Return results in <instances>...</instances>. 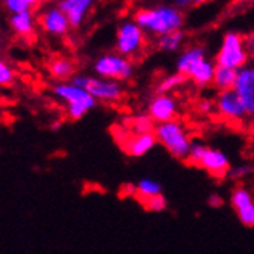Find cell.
<instances>
[{
    "label": "cell",
    "mask_w": 254,
    "mask_h": 254,
    "mask_svg": "<svg viewBox=\"0 0 254 254\" xmlns=\"http://www.w3.org/2000/svg\"><path fill=\"white\" fill-rule=\"evenodd\" d=\"M132 20L146 34L160 37L174 31H181L184 28L185 16L182 9H179L177 6L170 3V5H157L151 8H140L134 12Z\"/></svg>",
    "instance_id": "cell-1"
},
{
    "label": "cell",
    "mask_w": 254,
    "mask_h": 254,
    "mask_svg": "<svg viewBox=\"0 0 254 254\" xmlns=\"http://www.w3.org/2000/svg\"><path fill=\"white\" fill-rule=\"evenodd\" d=\"M176 71L191 80L197 88H208L213 86L216 64L206 57L205 48L192 45L179 54Z\"/></svg>",
    "instance_id": "cell-2"
},
{
    "label": "cell",
    "mask_w": 254,
    "mask_h": 254,
    "mask_svg": "<svg viewBox=\"0 0 254 254\" xmlns=\"http://www.w3.org/2000/svg\"><path fill=\"white\" fill-rule=\"evenodd\" d=\"M154 136L157 143L165 148L174 159L187 162L194 140L190 129L182 121L174 119L170 122L157 124L154 128Z\"/></svg>",
    "instance_id": "cell-3"
},
{
    "label": "cell",
    "mask_w": 254,
    "mask_h": 254,
    "mask_svg": "<svg viewBox=\"0 0 254 254\" xmlns=\"http://www.w3.org/2000/svg\"><path fill=\"white\" fill-rule=\"evenodd\" d=\"M187 163L191 167H197L213 176L214 179H225L231 168L230 157L220 148L210 146L203 142H194L190 154L187 157Z\"/></svg>",
    "instance_id": "cell-4"
},
{
    "label": "cell",
    "mask_w": 254,
    "mask_h": 254,
    "mask_svg": "<svg viewBox=\"0 0 254 254\" xmlns=\"http://www.w3.org/2000/svg\"><path fill=\"white\" fill-rule=\"evenodd\" d=\"M53 94L65 103V111L69 121H80L97 107V100L72 82H57L51 88Z\"/></svg>",
    "instance_id": "cell-5"
},
{
    "label": "cell",
    "mask_w": 254,
    "mask_h": 254,
    "mask_svg": "<svg viewBox=\"0 0 254 254\" xmlns=\"http://www.w3.org/2000/svg\"><path fill=\"white\" fill-rule=\"evenodd\" d=\"M71 82L83 88L97 102L108 103V105H116L121 103L125 97V88L121 82L103 79L99 76H86V74H76Z\"/></svg>",
    "instance_id": "cell-6"
},
{
    "label": "cell",
    "mask_w": 254,
    "mask_h": 254,
    "mask_svg": "<svg viewBox=\"0 0 254 254\" xmlns=\"http://www.w3.org/2000/svg\"><path fill=\"white\" fill-rule=\"evenodd\" d=\"M250 57L245 50L244 36L236 31H228L222 37L220 47L216 53L214 64L217 66H225L239 71L248 65Z\"/></svg>",
    "instance_id": "cell-7"
},
{
    "label": "cell",
    "mask_w": 254,
    "mask_h": 254,
    "mask_svg": "<svg viewBox=\"0 0 254 254\" xmlns=\"http://www.w3.org/2000/svg\"><path fill=\"white\" fill-rule=\"evenodd\" d=\"M93 69L99 77L124 83L134 76V62L119 53H107L96 59Z\"/></svg>",
    "instance_id": "cell-8"
},
{
    "label": "cell",
    "mask_w": 254,
    "mask_h": 254,
    "mask_svg": "<svg viewBox=\"0 0 254 254\" xmlns=\"http://www.w3.org/2000/svg\"><path fill=\"white\" fill-rule=\"evenodd\" d=\"M146 47V33L134 22H122L116 33V53L128 59H136L142 56Z\"/></svg>",
    "instance_id": "cell-9"
},
{
    "label": "cell",
    "mask_w": 254,
    "mask_h": 254,
    "mask_svg": "<svg viewBox=\"0 0 254 254\" xmlns=\"http://www.w3.org/2000/svg\"><path fill=\"white\" fill-rule=\"evenodd\" d=\"M121 132H113L114 136H117V142L121 145L122 151L128 154L129 157L140 159L146 156L148 153H151L156 148L157 139L154 136V132H146V134H134L127 128H119Z\"/></svg>",
    "instance_id": "cell-10"
},
{
    "label": "cell",
    "mask_w": 254,
    "mask_h": 254,
    "mask_svg": "<svg viewBox=\"0 0 254 254\" xmlns=\"http://www.w3.org/2000/svg\"><path fill=\"white\" fill-rule=\"evenodd\" d=\"M230 205L244 227H254V194L248 187L242 184L236 185L231 190Z\"/></svg>",
    "instance_id": "cell-11"
},
{
    "label": "cell",
    "mask_w": 254,
    "mask_h": 254,
    "mask_svg": "<svg viewBox=\"0 0 254 254\" xmlns=\"http://www.w3.org/2000/svg\"><path fill=\"white\" fill-rule=\"evenodd\" d=\"M214 105H216V114H219L223 121H227L230 124L245 122L247 114L242 102L234 89L217 93V96L214 97Z\"/></svg>",
    "instance_id": "cell-12"
},
{
    "label": "cell",
    "mask_w": 254,
    "mask_h": 254,
    "mask_svg": "<svg viewBox=\"0 0 254 254\" xmlns=\"http://www.w3.org/2000/svg\"><path fill=\"white\" fill-rule=\"evenodd\" d=\"M234 91L242 102L247 119L254 122V62L237 71Z\"/></svg>",
    "instance_id": "cell-13"
},
{
    "label": "cell",
    "mask_w": 254,
    "mask_h": 254,
    "mask_svg": "<svg viewBox=\"0 0 254 254\" xmlns=\"http://www.w3.org/2000/svg\"><path fill=\"white\" fill-rule=\"evenodd\" d=\"M146 114L156 125L174 121L179 114V100L173 94H154L146 105Z\"/></svg>",
    "instance_id": "cell-14"
},
{
    "label": "cell",
    "mask_w": 254,
    "mask_h": 254,
    "mask_svg": "<svg viewBox=\"0 0 254 254\" xmlns=\"http://www.w3.org/2000/svg\"><path fill=\"white\" fill-rule=\"evenodd\" d=\"M39 23L45 33L53 36H65L71 28L66 14L59 6H51L45 9L40 14Z\"/></svg>",
    "instance_id": "cell-15"
},
{
    "label": "cell",
    "mask_w": 254,
    "mask_h": 254,
    "mask_svg": "<svg viewBox=\"0 0 254 254\" xmlns=\"http://www.w3.org/2000/svg\"><path fill=\"white\" fill-rule=\"evenodd\" d=\"M94 3L96 0H59L57 6L66 14L71 28H79Z\"/></svg>",
    "instance_id": "cell-16"
},
{
    "label": "cell",
    "mask_w": 254,
    "mask_h": 254,
    "mask_svg": "<svg viewBox=\"0 0 254 254\" xmlns=\"http://www.w3.org/2000/svg\"><path fill=\"white\" fill-rule=\"evenodd\" d=\"M48 72L56 82H71L76 76V64L69 57L59 56L48 64Z\"/></svg>",
    "instance_id": "cell-17"
},
{
    "label": "cell",
    "mask_w": 254,
    "mask_h": 254,
    "mask_svg": "<svg viewBox=\"0 0 254 254\" xmlns=\"http://www.w3.org/2000/svg\"><path fill=\"white\" fill-rule=\"evenodd\" d=\"M9 25L12 31L22 36L28 37L34 34L36 31V19L33 12H19V14H11L9 17Z\"/></svg>",
    "instance_id": "cell-18"
},
{
    "label": "cell",
    "mask_w": 254,
    "mask_h": 254,
    "mask_svg": "<svg viewBox=\"0 0 254 254\" xmlns=\"http://www.w3.org/2000/svg\"><path fill=\"white\" fill-rule=\"evenodd\" d=\"M237 80V71L225 66H217L216 65V72H214V79H213V86L217 89V93L220 91H230L234 89Z\"/></svg>",
    "instance_id": "cell-19"
},
{
    "label": "cell",
    "mask_w": 254,
    "mask_h": 254,
    "mask_svg": "<svg viewBox=\"0 0 254 254\" xmlns=\"http://www.w3.org/2000/svg\"><path fill=\"white\" fill-rule=\"evenodd\" d=\"M185 37L187 36L182 29L181 31H174V33L165 34V36H160L156 39V47L163 53H177L184 47Z\"/></svg>",
    "instance_id": "cell-20"
},
{
    "label": "cell",
    "mask_w": 254,
    "mask_h": 254,
    "mask_svg": "<svg viewBox=\"0 0 254 254\" xmlns=\"http://www.w3.org/2000/svg\"><path fill=\"white\" fill-rule=\"evenodd\" d=\"M134 188H136L134 197H136L139 202L162 194V185L156 181V179H151V177H142L140 181L134 185Z\"/></svg>",
    "instance_id": "cell-21"
},
{
    "label": "cell",
    "mask_w": 254,
    "mask_h": 254,
    "mask_svg": "<svg viewBox=\"0 0 254 254\" xmlns=\"http://www.w3.org/2000/svg\"><path fill=\"white\" fill-rule=\"evenodd\" d=\"M187 77L182 76L181 72H171L167 74L165 77H162L157 85H156V94H173L174 91H177L179 88H182L187 83Z\"/></svg>",
    "instance_id": "cell-22"
},
{
    "label": "cell",
    "mask_w": 254,
    "mask_h": 254,
    "mask_svg": "<svg viewBox=\"0 0 254 254\" xmlns=\"http://www.w3.org/2000/svg\"><path fill=\"white\" fill-rule=\"evenodd\" d=\"M125 128L134 134H146V132H154L156 124L153 119L145 113V114H137V116L129 117L128 125Z\"/></svg>",
    "instance_id": "cell-23"
},
{
    "label": "cell",
    "mask_w": 254,
    "mask_h": 254,
    "mask_svg": "<svg viewBox=\"0 0 254 254\" xmlns=\"http://www.w3.org/2000/svg\"><path fill=\"white\" fill-rule=\"evenodd\" d=\"M42 3V0H3V5L11 14L34 12Z\"/></svg>",
    "instance_id": "cell-24"
},
{
    "label": "cell",
    "mask_w": 254,
    "mask_h": 254,
    "mask_svg": "<svg viewBox=\"0 0 254 254\" xmlns=\"http://www.w3.org/2000/svg\"><path fill=\"white\" fill-rule=\"evenodd\" d=\"M251 176H254V163L241 162V163H237V165H231L227 177H230L234 182H242L250 179Z\"/></svg>",
    "instance_id": "cell-25"
},
{
    "label": "cell",
    "mask_w": 254,
    "mask_h": 254,
    "mask_svg": "<svg viewBox=\"0 0 254 254\" xmlns=\"http://www.w3.org/2000/svg\"><path fill=\"white\" fill-rule=\"evenodd\" d=\"M146 211H151V213H162L165 211L168 208V200L165 199L163 194H159V196H154V197H149V199H145L142 202H139Z\"/></svg>",
    "instance_id": "cell-26"
},
{
    "label": "cell",
    "mask_w": 254,
    "mask_h": 254,
    "mask_svg": "<svg viewBox=\"0 0 254 254\" xmlns=\"http://www.w3.org/2000/svg\"><path fill=\"white\" fill-rule=\"evenodd\" d=\"M16 80V74L14 69L0 57V86H9Z\"/></svg>",
    "instance_id": "cell-27"
},
{
    "label": "cell",
    "mask_w": 254,
    "mask_h": 254,
    "mask_svg": "<svg viewBox=\"0 0 254 254\" xmlns=\"http://www.w3.org/2000/svg\"><path fill=\"white\" fill-rule=\"evenodd\" d=\"M199 111L202 114H211L216 113V105H214V100L211 99H202L199 102Z\"/></svg>",
    "instance_id": "cell-28"
},
{
    "label": "cell",
    "mask_w": 254,
    "mask_h": 254,
    "mask_svg": "<svg viewBox=\"0 0 254 254\" xmlns=\"http://www.w3.org/2000/svg\"><path fill=\"white\" fill-rule=\"evenodd\" d=\"M244 43H245V50H247L248 57L254 61V31L244 36Z\"/></svg>",
    "instance_id": "cell-29"
},
{
    "label": "cell",
    "mask_w": 254,
    "mask_h": 254,
    "mask_svg": "<svg viewBox=\"0 0 254 254\" xmlns=\"http://www.w3.org/2000/svg\"><path fill=\"white\" fill-rule=\"evenodd\" d=\"M206 203H208V206H211V208H222L223 205H225V200H223V197L220 196V194L213 192V194L208 196Z\"/></svg>",
    "instance_id": "cell-30"
},
{
    "label": "cell",
    "mask_w": 254,
    "mask_h": 254,
    "mask_svg": "<svg viewBox=\"0 0 254 254\" xmlns=\"http://www.w3.org/2000/svg\"><path fill=\"white\" fill-rule=\"evenodd\" d=\"M171 2L179 9H184V8H188V6L194 5V0H171Z\"/></svg>",
    "instance_id": "cell-31"
},
{
    "label": "cell",
    "mask_w": 254,
    "mask_h": 254,
    "mask_svg": "<svg viewBox=\"0 0 254 254\" xmlns=\"http://www.w3.org/2000/svg\"><path fill=\"white\" fill-rule=\"evenodd\" d=\"M62 125H64L62 121H56V122H53V124L50 125V129H51V131H59V129L62 128Z\"/></svg>",
    "instance_id": "cell-32"
},
{
    "label": "cell",
    "mask_w": 254,
    "mask_h": 254,
    "mask_svg": "<svg viewBox=\"0 0 254 254\" xmlns=\"http://www.w3.org/2000/svg\"><path fill=\"white\" fill-rule=\"evenodd\" d=\"M208 2H213V0H194V5H205V3H208Z\"/></svg>",
    "instance_id": "cell-33"
},
{
    "label": "cell",
    "mask_w": 254,
    "mask_h": 254,
    "mask_svg": "<svg viewBox=\"0 0 254 254\" xmlns=\"http://www.w3.org/2000/svg\"><path fill=\"white\" fill-rule=\"evenodd\" d=\"M2 42H3V36H2V33H0V45H2Z\"/></svg>",
    "instance_id": "cell-34"
}]
</instances>
